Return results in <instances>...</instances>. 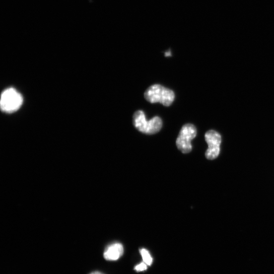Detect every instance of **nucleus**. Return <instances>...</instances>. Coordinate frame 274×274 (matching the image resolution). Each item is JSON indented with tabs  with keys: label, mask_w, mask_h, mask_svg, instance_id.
<instances>
[{
	"label": "nucleus",
	"mask_w": 274,
	"mask_h": 274,
	"mask_svg": "<svg viewBox=\"0 0 274 274\" xmlns=\"http://www.w3.org/2000/svg\"><path fill=\"white\" fill-rule=\"evenodd\" d=\"M133 124L139 131L146 134H153L158 132L162 128L163 122L158 116L148 121L145 113L142 110L134 112L132 117Z\"/></svg>",
	"instance_id": "f257e3e1"
},
{
	"label": "nucleus",
	"mask_w": 274,
	"mask_h": 274,
	"mask_svg": "<svg viewBox=\"0 0 274 274\" xmlns=\"http://www.w3.org/2000/svg\"><path fill=\"white\" fill-rule=\"evenodd\" d=\"M145 97L151 103L159 102L165 106H169L174 100L175 94L173 91L161 85H154L147 90Z\"/></svg>",
	"instance_id": "f03ea898"
},
{
	"label": "nucleus",
	"mask_w": 274,
	"mask_h": 274,
	"mask_svg": "<svg viewBox=\"0 0 274 274\" xmlns=\"http://www.w3.org/2000/svg\"><path fill=\"white\" fill-rule=\"evenodd\" d=\"M23 99L21 94L13 88L5 90L2 95L1 108L7 113L16 111L22 105Z\"/></svg>",
	"instance_id": "7ed1b4c3"
},
{
	"label": "nucleus",
	"mask_w": 274,
	"mask_h": 274,
	"mask_svg": "<svg viewBox=\"0 0 274 274\" xmlns=\"http://www.w3.org/2000/svg\"><path fill=\"white\" fill-rule=\"evenodd\" d=\"M197 133L195 126L190 123L184 124L181 129L176 141V146L183 154H188L192 150L191 141L195 138Z\"/></svg>",
	"instance_id": "20e7f679"
},
{
	"label": "nucleus",
	"mask_w": 274,
	"mask_h": 274,
	"mask_svg": "<svg viewBox=\"0 0 274 274\" xmlns=\"http://www.w3.org/2000/svg\"><path fill=\"white\" fill-rule=\"evenodd\" d=\"M204 138L209 145V149L205 154L206 157L210 160L217 159L220 153L221 135L217 131L210 130L206 133Z\"/></svg>",
	"instance_id": "39448f33"
},
{
	"label": "nucleus",
	"mask_w": 274,
	"mask_h": 274,
	"mask_svg": "<svg viewBox=\"0 0 274 274\" xmlns=\"http://www.w3.org/2000/svg\"><path fill=\"white\" fill-rule=\"evenodd\" d=\"M123 251L122 244L119 243H113L106 249L104 257L107 260H116L122 255Z\"/></svg>",
	"instance_id": "423d86ee"
},
{
	"label": "nucleus",
	"mask_w": 274,
	"mask_h": 274,
	"mask_svg": "<svg viewBox=\"0 0 274 274\" xmlns=\"http://www.w3.org/2000/svg\"><path fill=\"white\" fill-rule=\"evenodd\" d=\"M140 253L143 257L144 261L148 265H151L153 263V259L149 251L144 248L140 250Z\"/></svg>",
	"instance_id": "0eeeda50"
},
{
	"label": "nucleus",
	"mask_w": 274,
	"mask_h": 274,
	"mask_svg": "<svg viewBox=\"0 0 274 274\" xmlns=\"http://www.w3.org/2000/svg\"><path fill=\"white\" fill-rule=\"evenodd\" d=\"M148 265L146 263L143 261L139 264H137L134 267V269L137 271H144L147 269Z\"/></svg>",
	"instance_id": "6e6552de"
},
{
	"label": "nucleus",
	"mask_w": 274,
	"mask_h": 274,
	"mask_svg": "<svg viewBox=\"0 0 274 274\" xmlns=\"http://www.w3.org/2000/svg\"><path fill=\"white\" fill-rule=\"evenodd\" d=\"M90 274H104V273L100 271H94L90 273Z\"/></svg>",
	"instance_id": "1a4fd4ad"
}]
</instances>
